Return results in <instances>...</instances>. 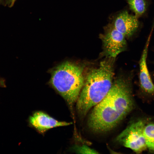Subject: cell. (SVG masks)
I'll return each mask as SVG.
<instances>
[{
    "instance_id": "1",
    "label": "cell",
    "mask_w": 154,
    "mask_h": 154,
    "mask_svg": "<svg viewBox=\"0 0 154 154\" xmlns=\"http://www.w3.org/2000/svg\"><path fill=\"white\" fill-rule=\"evenodd\" d=\"M132 76L131 74L115 81L105 98L94 107L87 123L92 131L102 133L111 130L132 110Z\"/></svg>"
},
{
    "instance_id": "2",
    "label": "cell",
    "mask_w": 154,
    "mask_h": 154,
    "mask_svg": "<svg viewBox=\"0 0 154 154\" xmlns=\"http://www.w3.org/2000/svg\"><path fill=\"white\" fill-rule=\"evenodd\" d=\"M114 75L113 62L108 60L101 62L88 73L76 102L80 117H85L106 96L112 86Z\"/></svg>"
},
{
    "instance_id": "3",
    "label": "cell",
    "mask_w": 154,
    "mask_h": 154,
    "mask_svg": "<svg viewBox=\"0 0 154 154\" xmlns=\"http://www.w3.org/2000/svg\"><path fill=\"white\" fill-rule=\"evenodd\" d=\"M83 67L69 61L60 64L52 72V86L71 108L76 102L84 83Z\"/></svg>"
},
{
    "instance_id": "4",
    "label": "cell",
    "mask_w": 154,
    "mask_h": 154,
    "mask_svg": "<svg viewBox=\"0 0 154 154\" xmlns=\"http://www.w3.org/2000/svg\"><path fill=\"white\" fill-rule=\"evenodd\" d=\"M145 126L141 120L131 123L117 136L116 140L124 147L140 153L147 148L143 134Z\"/></svg>"
},
{
    "instance_id": "5",
    "label": "cell",
    "mask_w": 154,
    "mask_h": 154,
    "mask_svg": "<svg viewBox=\"0 0 154 154\" xmlns=\"http://www.w3.org/2000/svg\"><path fill=\"white\" fill-rule=\"evenodd\" d=\"M105 29V33L101 36L103 44L104 54L109 58H115L126 49L125 37L111 24Z\"/></svg>"
},
{
    "instance_id": "6",
    "label": "cell",
    "mask_w": 154,
    "mask_h": 154,
    "mask_svg": "<svg viewBox=\"0 0 154 154\" xmlns=\"http://www.w3.org/2000/svg\"><path fill=\"white\" fill-rule=\"evenodd\" d=\"M150 36L146 43L139 62V86L140 91L145 95L154 96V84L148 70L147 64Z\"/></svg>"
},
{
    "instance_id": "7",
    "label": "cell",
    "mask_w": 154,
    "mask_h": 154,
    "mask_svg": "<svg viewBox=\"0 0 154 154\" xmlns=\"http://www.w3.org/2000/svg\"><path fill=\"white\" fill-rule=\"evenodd\" d=\"M111 24L125 37L129 38L136 31L139 23L136 15H130L125 11L118 14Z\"/></svg>"
},
{
    "instance_id": "8",
    "label": "cell",
    "mask_w": 154,
    "mask_h": 154,
    "mask_svg": "<svg viewBox=\"0 0 154 154\" xmlns=\"http://www.w3.org/2000/svg\"><path fill=\"white\" fill-rule=\"evenodd\" d=\"M29 121L31 125L41 133L53 128L66 126L71 123L59 121L41 111L33 113L29 117Z\"/></svg>"
},
{
    "instance_id": "9",
    "label": "cell",
    "mask_w": 154,
    "mask_h": 154,
    "mask_svg": "<svg viewBox=\"0 0 154 154\" xmlns=\"http://www.w3.org/2000/svg\"><path fill=\"white\" fill-rule=\"evenodd\" d=\"M143 134L147 147L149 150L154 152V123H150L145 126Z\"/></svg>"
},
{
    "instance_id": "10",
    "label": "cell",
    "mask_w": 154,
    "mask_h": 154,
    "mask_svg": "<svg viewBox=\"0 0 154 154\" xmlns=\"http://www.w3.org/2000/svg\"><path fill=\"white\" fill-rule=\"evenodd\" d=\"M127 1L130 8L137 17L144 13L146 7L145 0H127Z\"/></svg>"
},
{
    "instance_id": "11",
    "label": "cell",
    "mask_w": 154,
    "mask_h": 154,
    "mask_svg": "<svg viewBox=\"0 0 154 154\" xmlns=\"http://www.w3.org/2000/svg\"><path fill=\"white\" fill-rule=\"evenodd\" d=\"M74 150L78 153H98L94 150L86 145L74 147Z\"/></svg>"
},
{
    "instance_id": "12",
    "label": "cell",
    "mask_w": 154,
    "mask_h": 154,
    "mask_svg": "<svg viewBox=\"0 0 154 154\" xmlns=\"http://www.w3.org/2000/svg\"><path fill=\"white\" fill-rule=\"evenodd\" d=\"M16 0H11V1L10 3V7H11L13 6V4H14Z\"/></svg>"
},
{
    "instance_id": "13",
    "label": "cell",
    "mask_w": 154,
    "mask_h": 154,
    "mask_svg": "<svg viewBox=\"0 0 154 154\" xmlns=\"http://www.w3.org/2000/svg\"><path fill=\"white\" fill-rule=\"evenodd\" d=\"M10 0V2H11V0ZM10 3H11V2H10Z\"/></svg>"
}]
</instances>
